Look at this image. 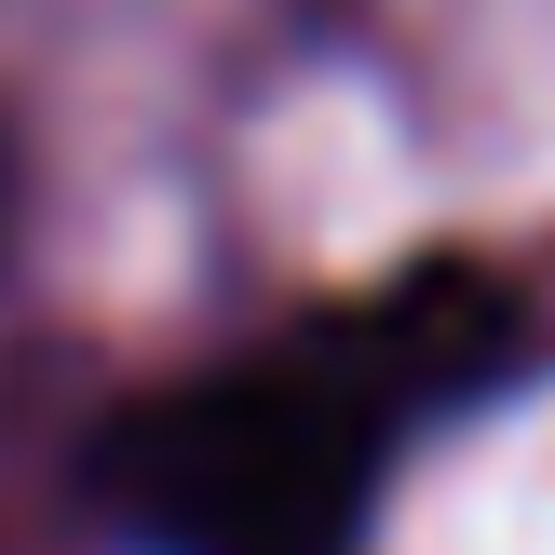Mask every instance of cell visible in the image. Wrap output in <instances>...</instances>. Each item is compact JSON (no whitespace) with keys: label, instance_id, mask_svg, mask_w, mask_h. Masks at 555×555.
<instances>
[{"label":"cell","instance_id":"1","mask_svg":"<svg viewBox=\"0 0 555 555\" xmlns=\"http://www.w3.org/2000/svg\"><path fill=\"white\" fill-rule=\"evenodd\" d=\"M502 352H515V285L488 258H421L285 325L271 352H231L150 393L108 434L95 488L163 555H352V515L379 461L406 448V421L475 393Z\"/></svg>","mask_w":555,"mask_h":555},{"label":"cell","instance_id":"2","mask_svg":"<svg viewBox=\"0 0 555 555\" xmlns=\"http://www.w3.org/2000/svg\"><path fill=\"white\" fill-rule=\"evenodd\" d=\"M0 204H14V150H0Z\"/></svg>","mask_w":555,"mask_h":555}]
</instances>
